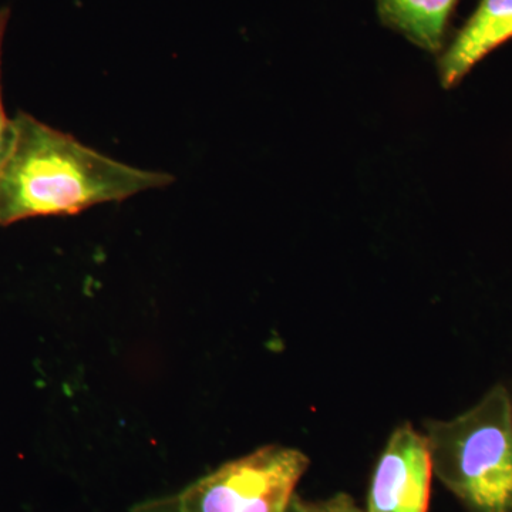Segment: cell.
<instances>
[{
    "mask_svg": "<svg viewBox=\"0 0 512 512\" xmlns=\"http://www.w3.org/2000/svg\"><path fill=\"white\" fill-rule=\"evenodd\" d=\"M434 476L466 512H512V396L493 387L466 413L426 426Z\"/></svg>",
    "mask_w": 512,
    "mask_h": 512,
    "instance_id": "obj_2",
    "label": "cell"
},
{
    "mask_svg": "<svg viewBox=\"0 0 512 512\" xmlns=\"http://www.w3.org/2000/svg\"><path fill=\"white\" fill-rule=\"evenodd\" d=\"M309 458L271 444L235 458L177 493L134 505L133 512H288Z\"/></svg>",
    "mask_w": 512,
    "mask_h": 512,
    "instance_id": "obj_3",
    "label": "cell"
},
{
    "mask_svg": "<svg viewBox=\"0 0 512 512\" xmlns=\"http://www.w3.org/2000/svg\"><path fill=\"white\" fill-rule=\"evenodd\" d=\"M0 165V227L50 215L79 214L167 187L173 175L131 167L19 111Z\"/></svg>",
    "mask_w": 512,
    "mask_h": 512,
    "instance_id": "obj_1",
    "label": "cell"
},
{
    "mask_svg": "<svg viewBox=\"0 0 512 512\" xmlns=\"http://www.w3.org/2000/svg\"><path fill=\"white\" fill-rule=\"evenodd\" d=\"M458 0H376L383 25L430 53H439Z\"/></svg>",
    "mask_w": 512,
    "mask_h": 512,
    "instance_id": "obj_6",
    "label": "cell"
},
{
    "mask_svg": "<svg viewBox=\"0 0 512 512\" xmlns=\"http://www.w3.org/2000/svg\"><path fill=\"white\" fill-rule=\"evenodd\" d=\"M510 39L512 0H480L476 12L441 56L443 86H456L478 62Z\"/></svg>",
    "mask_w": 512,
    "mask_h": 512,
    "instance_id": "obj_5",
    "label": "cell"
},
{
    "mask_svg": "<svg viewBox=\"0 0 512 512\" xmlns=\"http://www.w3.org/2000/svg\"><path fill=\"white\" fill-rule=\"evenodd\" d=\"M288 512H365L350 495L338 493L328 500L306 501L298 494L293 497Z\"/></svg>",
    "mask_w": 512,
    "mask_h": 512,
    "instance_id": "obj_7",
    "label": "cell"
},
{
    "mask_svg": "<svg viewBox=\"0 0 512 512\" xmlns=\"http://www.w3.org/2000/svg\"><path fill=\"white\" fill-rule=\"evenodd\" d=\"M9 10H2L0 12V165L3 163V158L8 151L10 136H12V121L6 116V111L3 109L2 99V46L3 37H5L6 25H8Z\"/></svg>",
    "mask_w": 512,
    "mask_h": 512,
    "instance_id": "obj_8",
    "label": "cell"
},
{
    "mask_svg": "<svg viewBox=\"0 0 512 512\" xmlns=\"http://www.w3.org/2000/svg\"><path fill=\"white\" fill-rule=\"evenodd\" d=\"M433 476L426 434L397 427L373 471L366 512H429Z\"/></svg>",
    "mask_w": 512,
    "mask_h": 512,
    "instance_id": "obj_4",
    "label": "cell"
}]
</instances>
